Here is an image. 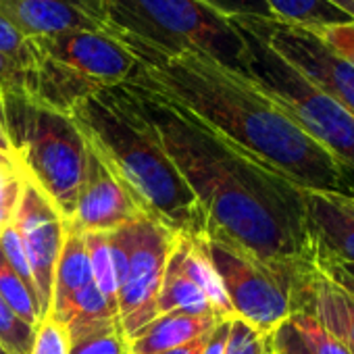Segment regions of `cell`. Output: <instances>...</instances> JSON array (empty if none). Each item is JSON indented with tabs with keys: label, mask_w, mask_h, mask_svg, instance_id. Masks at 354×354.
<instances>
[{
	"label": "cell",
	"mask_w": 354,
	"mask_h": 354,
	"mask_svg": "<svg viewBox=\"0 0 354 354\" xmlns=\"http://www.w3.org/2000/svg\"><path fill=\"white\" fill-rule=\"evenodd\" d=\"M123 86L192 188L205 217V238L308 279L315 273V244L306 190L232 146L162 94L133 82Z\"/></svg>",
	"instance_id": "cell-1"
},
{
	"label": "cell",
	"mask_w": 354,
	"mask_h": 354,
	"mask_svg": "<svg viewBox=\"0 0 354 354\" xmlns=\"http://www.w3.org/2000/svg\"><path fill=\"white\" fill-rule=\"evenodd\" d=\"M302 190L354 196V171L302 131L242 73L205 55L140 59L133 77Z\"/></svg>",
	"instance_id": "cell-2"
},
{
	"label": "cell",
	"mask_w": 354,
	"mask_h": 354,
	"mask_svg": "<svg viewBox=\"0 0 354 354\" xmlns=\"http://www.w3.org/2000/svg\"><path fill=\"white\" fill-rule=\"evenodd\" d=\"M71 117L146 217L175 234L205 236V217L192 188L133 106L123 84L84 100Z\"/></svg>",
	"instance_id": "cell-3"
},
{
	"label": "cell",
	"mask_w": 354,
	"mask_h": 354,
	"mask_svg": "<svg viewBox=\"0 0 354 354\" xmlns=\"http://www.w3.org/2000/svg\"><path fill=\"white\" fill-rule=\"evenodd\" d=\"M106 34L138 61L205 55L244 71V40L227 17L203 0H104Z\"/></svg>",
	"instance_id": "cell-4"
},
{
	"label": "cell",
	"mask_w": 354,
	"mask_h": 354,
	"mask_svg": "<svg viewBox=\"0 0 354 354\" xmlns=\"http://www.w3.org/2000/svg\"><path fill=\"white\" fill-rule=\"evenodd\" d=\"M0 121L24 173L67 221L75 209L88 158V142L77 121L24 90L0 92Z\"/></svg>",
	"instance_id": "cell-5"
},
{
	"label": "cell",
	"mask_w": 354,
	"mask_h": 354,
	"mask_svg": "<svg viewBox=\"0 0 354 354\" xmlns=\"http://www.w3.org/2000/svg\"><path fill=\"white\" fill-rule=\"evenodd\" d=\"M32 61L26 92L38 102L71 115L94 94L127 84L138 59L111 34L69 30L30 40Z\"/></svg>",
	"instance_id": "cell-6"
},
{
	"label": "cell",
	"mask_w": 354,
	"mask_h": 354,
	"mask_svg": "<svg viewBox=\"0 0 354 354\" xmlns=\"http://www.w3.org/2000/svg\"><path fill=\"white\" fill-rule=\"evenodd\" d=\"M232 26L244 40L242 75L269 96L302 131L354 171V117L254 34L234 21Z\"/></svg>",
	"instance_id": "cell-7"
},
{
	"label": "cell",
	"mask_w": 354,
	"mask_h": 354,
	"mask_svg": "<svg viewBox=\"0 0 354 354\" xmlns=\"http://www.w3.org/2000/svg\"><path fill=\"white\" fill-rule=\"evenodd\" d=\"M201 238L236 319L246 321L259 331L273 333L294 315L300 292L310 277H292L240 248L205 236Z\"/></svg>",
	"instance_id": "cell-8"
},
{
	"label": "cell",
	"mask_w": 354,
	"mask_h": 354,
	"mask_svg": "<svg viewBox=\"0 0 354 354\" xmlns=\"http://www.w3.org/2000/svg\"><path fill=\"white\" fill-rule=\"evenodd\" d=\"M354 117V63L315 30L275 17H230Z\"/></svg>",
	"instance_id": "cell-9"
},
{
	"label": "cell",
	"mask_w": 354,
	"mask_h": 354,
	"mask_svg": "<svg viewBox=\"0 0 354 354\" xmlns=\"http://www.w3.org/2000/svg\"><path fill=\"white\" fill-rule=\"evenodd\" d=\"M177 234L144 217L131 225L129 261L117 294L119 325L125 342L156 319V302Z\"/></svg>",
	"instance_id": "cell-10"
},
{
	"label": "cell",
	"mask_w": 354,
	"mask_h": 354,
	"mask_svg": "<svg viewBox=\"0 0 354 354\" xmlns=\"http://www.w3.org/2000/svg\"><path fill=\"white\" fill-rule=\"evenodd\" d=\"M13 225L21 238L24 250L32 265L42 317L46 319L53 302L55 269L65 238V217L53 205V201L28 177L13 215Z\"/></svg>",
	"instance_id": "cell-11"
},
{
	"label": "cell",
	"mask_w": 354,
	"mask_h": 354,
	"mask_svg": "<svg viewBox=\"0 0 354 354\" xmlns=\"http://www.w3.org/2000/svg\"><path fill=\"white\" fill-rule=\"evenodd\" d=\"M144 217V211L138 207L117 173L88 144L84 180L77 192L73 215L67 219V223L82 234L115 232Z\"/></svg>",
	"instance_id": "cell-12"
},
{
	"label": "cell",
	"mask_w": 354,
	"mask_h": 354,
	"mask_svg": "<svg viewBox=\"0 0 354 354\" xmlns=\"http://www.w3.org/2000/svg\"><path fill=\"white\" fill-rule=\"evenodd\" d=\"M0 15L28 40L69 30L106 32L104 0H0Z\"/></svg>",
	"instance_id": "cell-13"
},
{
	"label": "cell",
	"mask_w": 354,
	"mask_h": 354,
	"mask_svg": "<svg viewBox=\"0 0 354 354\" xmlns=\"http://www.w3.org/2000/svg\"><path fill=\"white\" fill-rule=\"evenodd\" d=\"M315 252L354 263V196L306 190Z\"/></svg>",
	"instance_id": "cell-14"
},
{
	"label": "cell",
	"mask_w": 354,
	"mask_h": 354,
	"mask_svg": "<svg viewBox=\"0 0 354 354\" xmlns=\"http://www.w3.org/2000/svg\"><path fill=\"white\" fill-rule=\"evenodd\" d=\"M296 310L315 317L329 333L348 346L354 354V296L339 290L317 271L300 292Z\"/></svg>",
	"instance_id": "cell-15"
},
{
	"label": "cell",
	"mask_w": 354,
	"mask_h": 354,
	"mask_svg": "<svg viewBox=\"0 0 354 354\" xmlns=\"http://www.w3.org/2000/svg\"><path fill=\"white\" fill-rule=\"evenodd\" d=\"M221 319L188 313H167L152 319L127 339V354H162L215 329Z\"/></svg>",
	"instance_id": "cell-16"
},
{
	"label": "cell",
	"mask_w": 354,
	"mask_h": 354,
	"mask_svg": "<svg viewBox=\"0 0 354 354\" xmlns=\"http://www.w3.org/2000/svg\"><path fill=\"white\" fill-rule=\"evenodd\" d=\"M167 267L173 269L175 273L188 277L192 283H196L209 298V302L219 319H234L232 304H230L223 283L205 250L203 238L177 234Z\"/></svg>",
	"instance_id": "cell-17"
},
{
	"label": "cell",
	"mask_w": 354,
	"mask_h": 354,
	"mask_svg": "<svg viewBox=\"0 0 354 354\" xmlns=\"http://www.w3.org/2000/svg\"><path fill=\"white\" fill-rule=\"evenodd\" d=\"M90 283L94 281H92V269H90L84 234L65 221V238L55 269L53 302H50L48 317L57 319L69 306V302Z\"/></svg>",
	"instance_id": "cell-18"
},
{
	"label": "cell",
	"mask_w": 354,
	"mask_h": 354,
	"mask_svg": "<svg viewBox=\"0 0 354 354\" xmlns=\"http://www.w3.org/2000/svg\"><path fill=\"white\" fill-rule=\"evenodd\" d=\"M275 19L304 26L310 30H325L354 21L348 13L331 5L329 0H265Z\"/></svg>",
	"instance_id": "cell-19"
},
{
	"label": "cell",
	"mask_w": 354,
	"mask_h": 354,
	"mask_svg": "<svg viewBox=\"0 0 354 354\" xmlns=\"http://www.w3.org/2000/svg\"><path fill=\"white\" fill-rule=\"evenodd\" d=\"M167 313H188V315H198V317H217V313L213 310L205 292L196 283H192L188 277L175 273L169 267H167L165 281H162V288L158 294L156 317L167 315Z\"/></svg>",
	"instance_id": "cell-20"
},
{
	"label": "cell",
	"mask_w": 354,
	"mask_h": 354,
	"mask_svg": "<svg viewBox=\"0 0 354 354\" xmlns=\"http://www.w3.org/2000/svg\"><path fill=\"white\" fill-rule=\"evenodd\" d=\"M86 248H88V259H90V269H92V281L98 288V292L109 300V304L117 310V275L113 267V257L109 248V236L106 232H88L84 234ZM119 317V313H117Z\"/></svg>",
	"instance_id": "cell-21"
},
{
	"label": "cell",
	"mask_w": 354,
	"mask_h": 354,
	"mask_svg": "<svg viewBox=\"0 0 354 354\" xmlns=\"http://www.w3.org/2000/svg\"><path fill=\"white\" fill-rule=\"evenodd\" d=\"M0 296L5 298V302L30 325L38 327L42 323V313L32 296V292L26 288V283L19 279V275L9 267L7 259L0 252Z\"/></svg>",
	"instance_id": "cell-22"
},
{
	"label": "cell",
	"mask_w": 354,
	"mask_h": 354,
	"mask_svg": "<svg viewBox=\"0 0 354 354\" xmlns=\"http://www.w3.org/2000/svg\"><path fill=\"white\" fill-rule=\"evenodd\" d=\"M36 329L38 327L26 323L0 296V344L9 354H32Z\"/></svg>",
	"instance_id": "cell-23"
},
{
	"label": "cell",
	"mask_w": 354,
	"mask_h": 354,
	"mask_svg": "<svg viewBox=\"0 0 354 354\" xmlns=\"http://www.w3.org/2000/svg\"><path fill=\"white\" fill-rule=\"evenodd\" d=\"M273 333L259 331L246 321L234 317L230 321V335L223 354H275Z\"/></svg>",
	"instance_id": "cell-24"
},
{
	"label": "cell",
	"mask_w": 354,
	"mask_h": 354,
	"mask_svg": "<svg viewBox=\"0 0 354 354\" xmlns=\"http://www.w3.org/2000/svg\"><path fill=\"white\" fill-rule=\"evenodd\" d=\"M292 325L298 329L306 346L313 354H352L344 342H339L333 333H329L315 317L304 310H296L290 317Z\"/></svg>",
	"instance_id": "cell-25"
},
{
	"label": "cell",
	"mask_w": 354,
	"mask_h": 354,
	"mask_svg": "<svg viewBox=\"0 0 354 354\" xmlns=\"http://www.w3.org/2000/svg\"><path fill=\"white\" fill-rule=\"evenodd\" d=\"M0 252L7 259L9 267L19 275V279L26 283V288L32 292V296L36 298L38 306H40V296H38V286H36V277H34V271H32V265L28 261V254L24 250V244H21V238L13 225V221L0 232ZM40 313H42V306H40ZM44 321V317H42Z\"/></svg>",
	"instance_id": "cell-26"
},
{
	"label": "cell",
	"mask_w": 354,
	"mask_h": 354,
	"mask_svg": "<svg viewBox=\"0 0 354 354\" xmlns=\"http://www.w3.org/2000/svg\"><path fill=\"white\" fill-rule=\"evenodd\" d=\"M69 354H127V342L121 327L115 325L69 342Z\"/></svg>",
	"instance_id": "cell-27"
},
{
	"label": "cell",
	"mask_w": 354,
	"mask_h": 354,
	"mask_svg": "<svg viewBox=\"0 0 354 354\" xmlns=\"http://www.w3.org/2000/svg\"><path fill=\"white\" fill-rule=\"evenodd\" d=\"M0 55L11 61L24 75H28L32 61L30 40L21 32H17L3 15H0Z\"/></svg>",
	"instance_id": "cell-28"
},
{
	"label": "cell",
	"mask_w": 354,
	"mask_h": 354,
	"mask_svg": "<svg viewBox=\"0 0 354 354\" xmlns=\"http://www.w3.org/2000/svg\"><path fill=\"white\" fill-rule=\"evenodd\" d=\"M313 267H315V271L321 277H325L327 281H331L339 290H344V292L354 296V263L335 259L331 254L315 252Z\"/></svg>",
	"instance_id": "cell-29"
},
{
	"label": "cell",
	"mask_w": 354,
	"mask_h": 354,
	"mask_svg": "<svg viewBox=\"0 0 354 354\" xmlns=\"http://www.w3.org/2000/svg\"><path fill=\"white\" fill-rule=\"evenodd\" d=\"M32 354H69V337L65 329L50 317H46L36 329Z\"/></svg>",
	"instance_id": "cell-30"
},
{
	"label": "cell",
	"mask_w": 354,
	"mask_h": 354,
	"mask_svg": "<svg viewBox=\"0 0 354 354\" xmlns=\"http://www.w3.org/2000/svg\"><path fill=\"white\" fill-rule=\"evenodd\" d=\"M223 17H273L265 0H203Z\"/></svg>",
	"instance_id": "cell-31"
},
{
	"label": "cell",
	"mask_w": 354,
	"mask_h": 354,
	"mask_svg": "<svg viewBox=\"0 0 354 354\" xmlns=\"http://www.w3.org/2000/svg\"><path fill=\"white\" fill-rule=\"evenodd\" d=\"M325 42H329L337 53H342L346 59L354 63V21L342 24V26H331L325 30H315Z\"/></svg>",
	"instance_id": "cell-32"
},
{
	"label": "cell",
	"mask_w": 354,
	"mask_h": 354,
	"mask_svg": "<svg viewBox=\"0 0 354 354\" xmlns=\"http://www.w3.org/2000/svg\"><path fill=\"white\" fill-rule=\"evenodd\" d=\"M273 337H275V354H313L290 319L275 329Z\"/></svg>",
	"instance_id": "cell-33"
},
{
	"label": "cell",
	"mask_w": 354,
	"mask_h": 354,
	"mask_svg": "<svg viewBox=\"0 0 354 354\" xmlns=\"http://www.w3.org/2000/svg\"><path fill=\"white\" fill-rule=\"evenodd\" d=\"M24 90L26 92V75L3 55H0V92Z\"/></svg>",
	"instance_id": "cell-34"
},
{
	"label": "cell",
	"mask_w": 354,
	"mask_h": 354,
	"mask_svg": "<svg viewBox=\"0 0 354 354\" xmlns=\"http://www.w3.org/2000/svg\"><path fill=\"white\" fill-rule=\"evenodd\" d=\"M230 321L232 319H221L215 329L211 331L205 352L203 354H223L225 352V344H227V335H230Z\"/></svg>",
	"instance_id": "cell-35"
},
{
	"label": "cell",
	"mask_w": 354,
	"mask_h": 354,
	"mask_svg": "<svg viewBox=\"0 0 354 354\" xmlns=\"http://www.w3.org/2000/svg\"><path fill=\"white\" fill-rule=\"evenodd\" d=\"M11 175H26L17 156L0 152V177H11Z\"/></svg>",
	"instance_id": "cell-36"
},
{
	"label": "cell",
	"mask_w": 354,
	"mask_h": 354,
	"mask_svg": "<svg viewBox=\"0 0 354 354\" xmlns=\"http://www.w3.org/2000/svg\"><path fill=\"white\" fill-rule=\"evenodd\" d=\"M209 335H211V333H207V335H203V337H196V339H192V342H188V344H184V346H177V348H173V350H167V352H162V354H203Z\"/></svg>",
	"instance_id": "cell-37"
},
{
	"label": "cell",
	"mask_w": 354,
	"mask_h": 354,
	"mask_svg": "<svg viewBox=\"0 0 354 354\" xmlns=\"http://www.w3.org/2000/svg\"><path fill=\"white\" fill-rule=\"evenodd\" d=\"M0 152L15 154V152H13V146H11V142H9V138H7V131H5V127H3V121H0Z\"/></svg>",
	"instance_id": "cell-38"
},
{
	"label": "cell",
	"mask_w": 354,
	"mask_h": 354,
	"mask_svg": "<svg viewBox=\"0 0 354 354\" xmlns=\"http://www.w3.org/2000/svg\"><path fill=\"white\" fill-rule=\"evenodd\" d=\"M329 3L335 5L337 9H342L344 13H348L354 19V3H352V0H329Z\"/></svg>",
	"instance_id": "cell-39"
},
{
	"label": "cell",
	"mask_w": 354,
	"mask_h": 354,
	"mask_svg": "<svg viewBox=\"0 0 354 354\" xmlns=\"http://www.w3.org/2000/svg\"><path fill=\"white\" fill-rule=\"evenodd\" d=\"M0 354H9V352L5 350V346H3V344H0Z\"/></svg>",
	"instance_id": "cell-40"
},
{
	"label": "cell",
	"mask_w": 354,
	"mask_h": 354,
	"mask_svg": "<svg viewBox=\"0 0 354 354\" xmlns=\"http://www.w3.org/2000/svg\"><path fill=\"white\" fill-rule=\"evenodd\" d=\"M352 3H354V0H352Z\"/></svg>",
	"instance_id": "cell-41"
}]
</instances>
